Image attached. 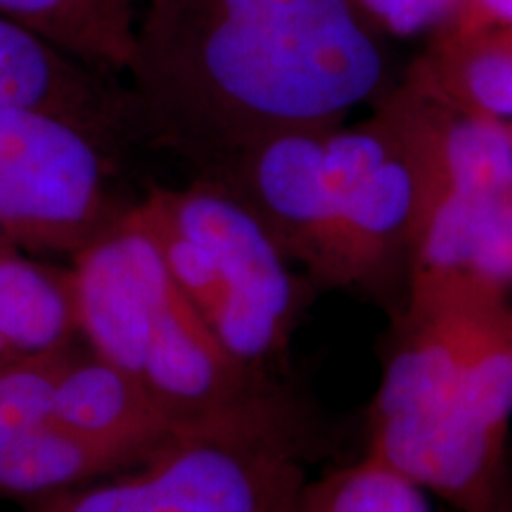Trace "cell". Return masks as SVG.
Returning a JSON list of instances; mask_svg holds the SVG:
<instances>
[{
  "instance_id": "cell-1",
  "label": "cell",
  "mask_w": 512,
  "mask_h": 512,
  "mask_svg": "<svg viewBox=\"0 0 512 512\" xmlns=\"http://www.w3.org/2000/svg\"><path fill=\"white\" fill-rule=\"evenodd\" d=\"M384 76L354 0H147L126 93L136 138L202 176L268 138L342 126Z\"/></svg>"
},
{
  "instance_id": "cell-2",
  "label": "cell",
  "mask_w": 512,
  "mask_h": 512,
  "mask_svg": "<svg viewBox=\"0 0 512 512\" xmlns=\"http://www.w3.org/2000/svg\"><path fill=\"white\" fill-rule=\"evenodd\" d=\"M512 290L411 280L384 339L363 456L458 512H489L510 475Z\"/></svg>"
},
{
  "instance_id": "cell-3",
  "label": "cell",
  "mask_w": 512,
  "mask_h": 512,
  "mask_svg": "<svg viewBox=\"0 0 512 512\" xmlns=\"http://www.w3.org/2000/svg\"><path fill=\"white\" fill-rule=\"evenodd\" d=\"M131 207L72 259L83 342L181 425L228 411L283 380L249 370L223 349Z\"/></svg>"
},
{
  "instance_id": "cell-4",
  "label": "cell",
  "mask_w": 512,
  "mask_h": 512,
  "mask_svg": "<svg viewBox=\"0 0 512 512\" xmlns=\"http://www.w3.org/2000/svg\"><path fill=\"white\" fill-rule=\"evenodd\" d=\"M328 451L316 408L285 380L183 425L143 465L27 503V512H297Z\"/></svg>"
},
{
  "instance_id": "cell-5",
  "label": "cell",
  "mask_w": 512,
  "mask_h": 512,
  "mask_svg": "<svg viewBox=\"0 0 512 512\" xmlns=\"http://www.w3.org/2000/svg\"><path fill=\"white\" fill-rule=\"evenodd\" d=\"M425 169V117L411 86L363 124L328 128L299 271L318 290L351 292L392 316L406 299Z\"/></svg>"
},
{
  "instance_id": "cell-6",
  "label": "cell",
  "mask_w": 512,
  "mask_h": 512,
  "mask_svg": "<svg viewBox=\"0 0 512 512\" xmlns=\"http://www.w3.org/2000/svg\"><path fill=\"white\" fill-rule=\"evenodd\" d=\"M133 214L166 268L235 361L283 375L292 337L320 292L256 216L221 185H155Z\"/></svg>"
},
{
  "instance_id": "cell-7",
  "label": "cell",
  "mask_w": 512,
  "mask_h": 512,
  "mask_svg": "<svg viewBox=\"0 0 512 512\" xmlns=\"http://www.w3.org/2000/svg\"><path fill=\"white\" fill-rule=\"evenodd\" d=\"M117 157L119 143L81 121L0 105V240L74 259L133 204L117 188Z\"/></svg>"
},
{
  "instance_id": "cell-8",
  "label": "cell",
  "mask_w": 512,
  "mask_h": 512,
  "mask_svg": "<svg viewBox=\"0 0 512 512\" xmlns=\"http://www.w3.org/2000/svg\"><path fill=\"white\" fill-rule=\"evenodd\" d=\"M420 95L427 171L408 283L477 278L512 290V121Z\"/></svg>"
},
{
  "instance_id": "cell-9",
  "label": "cell",
  "mask_w": 512,
  "mask_h": 512,
  "mask_svg": "<svg viewBox=\"0 0 512 512\" xmlns=\"http://www.w3.org/2000/svg\"><path fill=\"white\" fill-rule=\"evenodd\" d=\"M0 105L64 114L119 145L136 138L131 102L117 79L5 15H0Z\"/></svg>"
},
{
  "instance_id": "cell-10",
  "label": "cell",
  "mask_w": 512,
  "mask_h": 512,
  "mask_svg": "<svg viewBox=\"0 0 512 512\" xmlns=\"http://www.w3.org/2000/svg\"><path fill=\"white\" fill-rule=\"evenodd\" d=\"M53 420L69 430L138 446L147 453L159 451L183 427L83 339L64 358Z\"/></svg>"
},
{
  "instance_id": "cell-11",
  "label": "cell",
  "mask_w": 512,
  "mask_h": 512,
  "mask_svg": "<svg viewBox=\"0 0 512 512\" xmlns=\"http://www.w3.org/2000/svg\"><path fill=\"white\" fill-rule=\"evenodd\" d=\"M79 339L69 268L0 240V370Z\"/></svg>"
},
{
  "instance_id": "cell-12",
  "label": "cell",
  "mask_w": 512,
  "mask_h": 512,
  "mask_svg": "<svg viewBox=\"0 0 512 512\" xmlns=\"http://www.w3.org/2000/svg\"><path fill=\"white\" fill-rule=\"evenodd\" d=\"M155 453L69 430L53 420L0 451V494L31 503L121 475Z\"/></svg>"
},
{
  "instance_id": "cell-13",
  "label": "cell",
  "mask_w": 512,
  "mask_h": 512,
  "mask_svg": "<svg viewBox=\"0 0 512 512\" xmlns=\"http://www.w3.org/2000/svg\"><path fill=\"white\" fill-rule=\"evenodd\" d=\"M0 15L121 79L136 46V0H0Z\"/></svg>"
},
{
  "instance_id": "cell-14",
  "label": "cell",
  "mask_w": 512,
  "mask_h": 512,
  "mask_svg": "<svg viewBox=\"0 0 512 512\" xmlns=\"http://www.w3.org/2000/svg\"><path fill=\"white\" fill-rule=\"evenodd\" d=\"M411 83L463 112L512 121V27L448 36Z\"/></svg>"
},
{
  "instance_id": "cell-15",
  "label": "cell",
  "mask_w": 512,
  "mask_h": 512,
  "mask_svg": "<svg viewBox=\"0 0 512 512\" xmlns=\"http://www.w3.org/2000/svg\"><path fill=\"white\" fill-rule=\"evenodd\" d=\"M297 512H434L425 491L399 472L363 456L309 479Z\"/></svg>"
},
{
  "instance_id": "cell-16",
  "label": "cell",
  "mask_w": 512,
  "mask_h": 512,
  "mask_svg": "<svg viewBox=\"0 0 512 512\" xmlns=\"http://www.w3.org/2000/svg\"><path fill=\"white\" fill-rule=\"evenodd\" d=\"M74 344L0 370V451L53 422L57 380Z\"/></svg>"
},
{
  "instance_id": "cell-17",
  "label": "cell",
  "mask_w": 512,
  "mask_h": 512,
  "mask_svg": "<svg viewBox=\"0 0 512 512\" xmlns=\"http://www.w3.org/2000/svg\"><path fill=\"white\" fill-rule=\"evenodd\" d=\"M354 5L375 27L396 36H413L451 22L463 0H354Z\"/></svg>"
},
{
  "instance_id": "cell-18",
  "label": "cell",
  "mask_w": 512,
  "mask_h": 512,
  "mask_svg": "<svg viewBox=\"0 0 512 512\" xmlns=\"http://www.w3.org/2000/svg\"><path fill=\"white\" fill-rule=\"evenodd\" d=\"M448 24V36H470L479 31L512 27V0H463Z\"/></svg>"
},
{
  "instance_id": "cell-19",
  "label": "cell",
  "mask_w": 512,
  "mask_h": 512,
  "mask_svg": "<svg viewBox=\"0 0 512 512\" xmlns=\"http://www.w3.org/2000/svg\"><path fill=\"white\" fill-rule=\"evenodd\" d=\"M489 512H512V467H510L508 479H505L501 494H498L496 503L491 505Z\"/></svg>"
}]
</instances>
